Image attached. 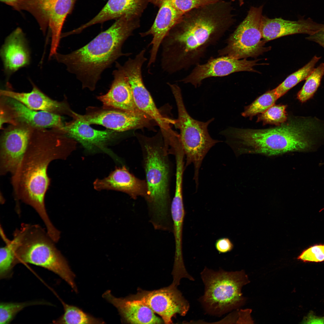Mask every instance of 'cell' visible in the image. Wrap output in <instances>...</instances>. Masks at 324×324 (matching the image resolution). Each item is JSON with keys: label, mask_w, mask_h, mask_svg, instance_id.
I'll list each match as a JSON object with an SVG mask.
<instances>
[{"label": "cell", "mask_w": 324, "mask_h": 324, "mask_svg": "<svg viewBox=\"0 0 324 324\" xmlns=\"http://www.w3.org/2000/svg\"><path fill=\"white\" fill-rule=\"evenodd\" d=\"M305 38L318 44L324 48V27L316 33L309 35Z\"/></svg>", "instance_id": "37"}, {"label": "cell", "mask_w": 324, "mask_h": 324, "mask_svg": "<svg viewBox=\"0 0 324 324\" xmlns=\"http://www.w3.org/2000/svg\"><path fill=\"white\" fill-rule=\"evenodd\" d=\"M12 240L15 265L26 263L44 268L58 275L77 291L74 274L46 230L38 224L22 223L14 231Z\"/></svg>", "instance_id": "6"}, {"label": "cell", "mask_w": 324, "mask_h": 324, "mask_svg": "<svg viewBox=\"0 0 324 324\" xmlns=\"http://www.w3.org/2000/svg\"><path fill=\"white\" fill-rule=\"evenodd\" d=\"M0 56L8 76L29 64L30 51L21 28H17L7 37L1 49Z\"/></svg>", "instance_id": "21"}, {"label": "cell", "mask_w": 324, "mask_h": 324, "mask_svg": "<svg viewBox=\"0 0 324 324\" xmlns=\"http://www.w3.org/2000/svg\"></svg>", "instance_id": "41"}, {"label": "cell", "mask_w": 324, "mask_h": 324, "mask_svg": "<svg viewBox=\"0 0 324 324\" xmlns=\"http://www.w3.org/2000/svg\"><path fill=\"white\" fill-rule=\"evenodd\" d=\"M6 245L0 249V278H7L12 274L14 266L15 253L12 240L4 238Z\"/></svg>", "instance_id": "31"}, {"label": "cell", "mask_w": 324, "mask_h": 324, "mask_svg": "<svg viewBox=\"0 0 324 324\" xmlns=\"http://www.w3.org/2000/svg\"><path fill=\"white\" fill-rule=\"evenodd\" d=\"M226 142L237 154L248 152L272 156L308 152L324 142V122L315 117L293 116L277 126L264 129L229 127Z\"/></svg>", "instance_id": "3"}, {"label": "cell", "mask_w": 324, "mask_h": 324, "mask_svg": "<svg viewBox=\"0 0 324 324\" xmlns=\"http://www.w3.org/2000/svg\"><path fill=\"white\" fill-rule=\"evenodd\" d=\"M116 67L117 69L112 72L114 80L110 89L105 94L98 96L97 99L102 103L104 108L144 113L136 105L131 88L121 65L116 62Z\"/></svg>", "instance_id": "18"}, {"label": "cell", "mask_w": 324, "mask_h": 324, "mask_svg": "<svg viewBox=\"0 0 324 324\" xmlns=\"http://www.w3.org/2000/svg\"><path fill=\"white\" fill-rule=\"evenodd\" d=\"M64 312L58 319L53 321L58 324H104L102 319L96 318L77 307L69 305L61 300Z\"/></svg>", "instance_id": "27"}, {"label": "cell", "mask_w": 324, "mask_h": 324, "mask_svg": "<svg viewBox=\"0 0 324 324\" xmlns=\"http://www.w3.org/2000/svg\"><path fill=\"white\" fill-rule=\"evenodd\" d=\"M258 61L238 59L227 56L212 58L206 63L195 66L189 74L179 81L197 88L207 78L224 76L240 71L258 72L254 67L260 64L257 63Z\"/></svg>", "instance_id": "15"}, {"label": "cell", "mask_w": 324, "mask_h": 324, "mask_svg": "<svg viewBox=\"0 0 324 324\" xmlns=\"http://www.w3.org/2000/svg\"><path fill=\"white\" fill-rule=\"evenodd\" d=\"M324 75V63H321L306 79L301 89L297 94V99L302 103L310 99L319 86Z\"/></svg>", "instance_id": "29"}, {"label": "cell", "mask_w": 324, "mask_h": 324, "mask_svg": "<svg viewBox=\"0 0 324 324\" xmlns=\"http://www.w3.org/2000/svg\"><path fill=\"white\" fill-rule=\"evenodd\" d=\"M41 302H4L0 304V324L9 323L15 315L26 307L34 304H40Z\"/></svg>", "instance_id": "33"}, {"label": "cell", "mask_w": 324, "mask_h": 324, "mask_svg": "<svg viewBox=\"0 0 324 324\" xmlns=\"http://www.w3.org/2000/svg\"><path fill=\"white\" fill-rule=\"evenodd\" d=\"M32 89L28 92H19L1 89L0 95L10 97L21 102L28 108L36 111H44L61 115L72 116L73 111L65 101L54 100L42 92L32 81Z\"/></svg>", "instance_id": "23"}, {"label": "cell", "mask_w": 324, "mask_h": 324, "mask_svg": "<svg viewBox=\"0 0 324 324\" xmlns=\"http://www.w3.org/2000/svg\"><path fill=\"white\" fill-rule=\"evenodd\" d=\"M321 57L314 56L306 64L289 75L285 80L275 88L279 98L290 89L310 75L315 68L316 63Z\"/></svg>", "instance_id": "28"}, {"label": "cell", "mask_w": 324, "mask_h": 324, "mask_svg": "<svg viewBox=\"0 0 324 324\" xmlns=\"http://www.w3.org/2000/svg\"><path fill=\"white\" fill-rule=\"evenodd\" d=\"M93 185L96 190L120 191L127 194L134 199H136L139 196L145 198L148 190L146 180L136 177L125 165L116 168L106 178L97 179Z\"/></svg>", "instance_id": "20"}, {"label": "cell", "mask_w": 324, "mask_h": 324, "mask_svg": "<svg viewBox=\"0 0 324 324\" xmlns=\"http://www.w3.org/2000/svg\"><path fill=\"white\" fill-rule=\"evenodd\" d=\"M215 246L219 253H225L231 251L234 245L228 238L224 237L217 239L215 243Z\"/></svg>", "instance_id": "36"}, {"label": "cell", "mask_w": 324, "mask_h": 324, "mask_svg": "<svg viewBox=\"0 0 324 324\" xmlns=\"http://www.w3.org/2000/svg\"><path fill=\"white\" fill-rule=\"evenodd\" d=\"M0 128L3 124H23L34 128L61 129L63 123L60 115L31 109L13 98L0 96Z\"/></svg>", "instance_id": "12"}, {"label": "cell", "mask_w": 324, "mask_h": 324, "mask_svg": "<svg viewBox=\"0 0 324 324\" xmlns=\"http://www.w3.org/2000/svg\"><path fill=\"white\" fill-rule=\"evenodd\" d=\"M286 108V105L274 104L259 116L257 122H262L264 124L279 125L285 122L288 118Z\"/></svg>", "instance_id": "32"}, {"label": "cell", "mask_w": 324, "mask_h": 324, "mask_svg": "<svg viewBox=\"0 0 324 324\" xmlns=\"http://www.w3.org/2000/svg\"><path fill=\"white\" fill-rule=\"evenodd\" d=\"M169 86L177 106L178 118L175 124L180 130L179 140L186 158L185 168L193 164L194 179L197 187L199 170L203 159L210 149L221 141L212 139L208 131V126L214 120V118L206 122L194 119L186 110L180 87L176 84L170 83Z\"/></svg>", "instance_id": "8"}, {"label": "cell", "mask_w": 324, "mask_h": 324, "mask_svg": "<svg viewBox=\"0 0 324 324\" xmlns=\"http://www.w3.org/2000/svg\"><path fill=\"white\" fill-rule=\"evenodd\" d=\"M144 51H140L134 58H129L121 67L130 85L137 108L155 122L162 131H167L171 128L170 124H173L174 121L164 117L161 114L144 84L142 69L147 60Z\"/></svg>", "instance_id": "10"}, {"label": "cell", "mask_w": 324, "mask_h": 324, "mask_svg": "<svg viewBox=\"0 0 324 324\" xmlns=\"http://www.w3.org/2000/svg\"><path fill=\"white\" fill-rule=\"evenodd\" d=\"M102 296L118 310L122 323L160 324L164 322L147 305L140 301L125 298H117L107 290Z\"/></svg>", "instance_id": "22"}, {"label": "cell", "mask_w": 324, "mask_h": 324, "mask_svg": "<svg viewBox=\"0 0 324 324\" xmlns=\"http://www.w3.org/2000/svg\"><path fill=\"white\" fill-rule=\"evenodd\" d=\"M152 0H109L99 13L82 26L85 29L98 23L126 15L140 18Z\"/></svg>", "instance_id": "24"}, {"label": "cell", "mask_w": 324, "mask_h": 324, "mask_svg": "<svg viewBox=\"0 0 324 324\" xmlns=\"http://www.w3.org/2000/svg\"><path fill=\"white\" fill-rule=\"evenodd\" d=\"M324 27V24L317 23L310 18L291 21L281 18L270 19L263 16L261 29L262 38L267 42L291 34H304L311 35Z\"/></svg>", "instance_id": "19"}, {"label": "cell", "mask_w": 324, "mask_h": 324, "mask_svg": "<svg viewBox=\"0 0 324 324\" xmlns=\"http://www.w3.org/2000/svg\"><path fill=\"white\" fill-rule=\"evenodd\" d=\"M297 259L304 262H321L324 261V245L312 246L304 250Z\"/></svg>", "instance_id": "35"}, {"label": "cell", "mask_w": 324, "mask_h": 324, "mask_svg": "<svg viewBox=\"0 0 324 324\" xmlns=\"http://www.w3.org/2000/svg\"><path fill=\"white\" fill-rule=\"evenodd\" d=\"M279 98L275 88L268 91L246 108L242 115L244 117H252L262 113L274 105Z\"/></svg>", "instance_id": "30"}, {"label": "cell", "mask_w": 324, "mask_h": 324, "mask_svg": "<svg viewBox=\"0 0 324 324\" xmlns=\"http://www.w3.org/2000/svg\"><path fill=\"white\" fill-rule=\"evenodd\" d=\"M182 15L194 9L220 0H169ZM233 1L234 0H231Z\"/></svg>", "instance_id": "34"}, {"label": "cell", "mask_w": 324, "mask_h": 324, "mask_svg": "<svg viewBox=\"0 0 324 324\" xmlns=\"http://www.w3.org/2000/svg\"><path fill=\"white\" fill-rule=\"evenodd\" d=\"M200 275L204 291L198 300L206 314L220 317L245 302L241 289L249 281L244 271H215L205 267Z\"/></svg>", "instance_id": "7"}, {"label": "cell", "mask_w": 324, "mask_h": 324, "mask_svg": "<svg viewBox=\"0 0 324 324\" xmlns=\"http://www.w3.org/2000/svg\"><path fill=\"white\" fill-rule=\"evenodd\" d=\"M34 128L23 124H10L0 140V175L15 171L27 147Z\"/></svg>", "instance_id": "14"}, {"label": "cell", "mask_w": 324, "mask_h": 324, "mask_svg": "<svg viewBox=\"0 0 324 324\" xmlns=\"http://www.w3.org/2000/svg\"><path fill=\"white\" fill-rule=\"evenodd\" d=\"M72 116L74 119L65 123L62 129L67 136L77 140L88 150L99 149L112 155L106 146L114 137L116 131L93 129L73 111Z\"/></svg>", "instance_id": "17"}, {"label": "cell", "mask_w": 324, "mask_h": 324, "mask_svg": "<svg viewBox=\"0 0 324 324\" xmlns=\"http://www.w3.org/2000/svg\"><path fill=\"white\" fill-rule=\"evenodd\" d=\"M304 323H324V317H319L315 316L312 313H310L304 319Z\"/></svg>", "instance_id": "38"}, {"label": "cell", "mask_w": 324, "mask_h": 324, "mask_svg": "<svg viewBox=\"0 0 324 324\" xmlns=\"http://www.w3.org/2000/svg\"><path fill=\"white\" fill-rule=\"evenodd\" d=\"M136 136L141 148L147 192L145 198L154 229L166 230L172 225L170 185L172 166L161 131L148 137Z\"/></svg>", "instance_id": "5"}, {"label": "cell", "mask_w": 324, "mask_h": 324, "mask_svg": "<svg viewBox=\"0 0 324 324\" xmlns=\"http://www.w3.org/2000/svg\"><path fill=\"white\" fill-rule=\"evenodd\" d=\"M74 144L59 129L34 128L23 156L11 175L16 203L21 201L32 207L44 223L50 220L44 201L51 182L48 166L53 160L66 159Z\"/></svg>", "instance_id": "2"}, {"label": "cell", "mask_w": 324, "mask_h": 324, "mask_svg": "<svg viewBox=\"0 0 324 324\" xmlns=\"http://www.w3.org/2000/svg\"><path fill=\"white\" fill-rule=\"evenodd\" d=\"M76 0H52L50 4L46 16L47 22L51 35L49 58L57 53L64 23Z\"/></svg>", "instance_id": "25"}, {"label": "cell", "mask_w": 324, "mask_h": 324, "mask_svg": "<svg viewBox=\"0 0 324 324\" xmlns=\"http://www.w3.org/2000/svg\"><path fill=\"white\" fill-rule=\"evenodd\" d=\"M170 211L175 243L174 260L177 262H181L183 260L182 236L183 221L185 215L183 197H173L171 203Z\"/></svg>", "instance_id": "26"}, {"label": "cell", "mask_w": 324, "mask_h": 324, "mask_svg": "<svg viewBox=\"0 0 324 324\" xmlns=\"http://www.w3.org/2000/svg\"><path fill=\"white\" fill-rule=\"evenodd\" d=\"M232 2L220 0L183 14L163 40L160 65L172 74L199 63L235 22Z\"/></svg>", "instance_id": "1"}, {"label": "cell", "mask_w": 324, "mask_h": 324, "mask_svg": "<svg viewBox=\"0 0 324 324\" xmlns=\"http://www.w3.org/2000/svg\"><path fill=\"white\" fill-rule=\"evenodd\" d=\"M239 4V5L240 6L242 5L244 3V0H238Z\"/></svg>", "instance_id": "40"}, {"label": "cell", "mask_w": 324, "mask_h": 324, "mask_svg": "<svg viewBox=\"0 0 324 324\" xmlns=\"http://www.w3.org/2000/svg\"><path fill=\"white\" fill-rule=\"evenodd\" d=\"M151 3L159 9L154 22L147 31L139 33L141 37L151 35L152 39L147 67L150 68L156 60L161 43L169 31L178 22L182 15L173 6L169 0H152Z\"/></svg>", "instance_id": "16"}, {"label": "cell", "mask_w": 324, "mask_h": 324, "mask_svg": "<svg viewBox=\"0 0 324 324\" xmlns=\"http://www.w3.org/2000/svg\"><path fill=\"white\" fill-rule=\"evenodd\" d=\"M2 2L13 7L15 8L20 0H0Z\"/></svg>", "instance_id": "39"}, {"label": "cell", "mask_w": 324, "mask_h": 324, "mask_svg": "<svg viewBox=\"0 0 324 324\" xmlns=\"http://www.w3.org/2000/svg\"><path fill=\"white\" fill-rule=\"evenodd\" d=\"M140 26V18L123 16L82 47L67 54L57 52L54 56L76 75L83 88L93 91L104 70L120 57L132 54L123 53L122 47Z\"/></svg>", "instance_id": "4"}, {"label": "cell", "mask_w": 324, "mask_h": 324, "mask_svg": "<svg viewBox=\"0 0 324 324\" xmlns=\"http://www.w3.org/2000/svg\"><path fill=\"white\" fill-rule=\"evenodd\" d=\"M77 116L89 124H96L117 132L148 127L153 120L144 113L112 108L89 107L84 115Z\"/></svg>", "instance_id": "13"}, {"label": "cell", "mask_w": 324, "mask_h": 324, "mask_svg": "<svg viewBox=\"0 0 324 324\" xmlns=\"http://www.w3.org/2000/svg\"><path fill=\"white\" fill-rule=\"evenodd\" d=\"M177 287L171 284L167 287L151 291L138 288L136 294L126 297L140 301L160 316L164 323L172 324L173 317L177 314L185 316L190 308L189 302Z\"/></svg>", "instance_id": "11"}, {"label": "cell", "mask_w": 324, "mask_h": 324, "mask_svg": "<svg viewBox=\"0 0 324 324\" xmlns=\"http://www.w3.org/2000/svg\"><path fill=\"white\" fill-rule=\"evenodd\" d=\"M263 5L252 7L246 16L227 39L225 46L218 51L220 56L241 59L256 58L269 50L265 46L261 29Z\"/></svg>", "instance_id": "9"}]
</instances>
